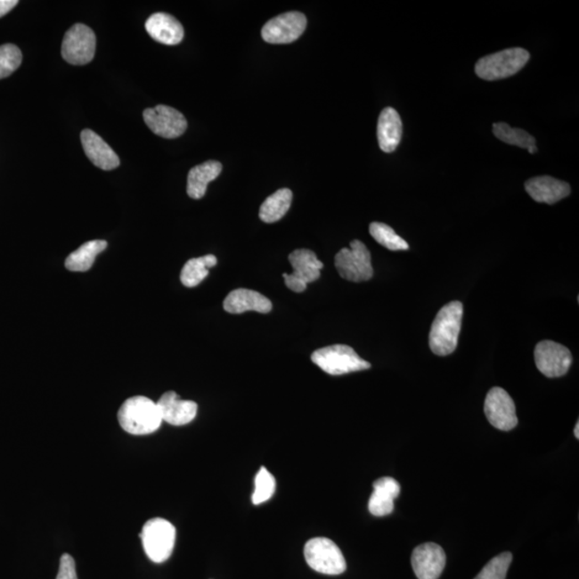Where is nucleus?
Segmentation results:
<instances>
[{"mask_svg": "<svg viewBox=\"0 0 579 579\" xmlns=\"http://www.w3.org/2000/svg\"><path fill=\"white\" fill-rule=\"evenodd\" d=\"M463 315L461 302L446 304L436 314L429 333V347L436 355H450L456 350Z\"/></svg>", "mask_w": 579, "mask_h": 579, "instance_id": "obj_1", "label": "nucleus"}, {"mask_svg": "<svg viewBox=\"0 0 579 579\" xmlns=\"http://www.w3.org/2000/svg\"><path fill=\"white\" fill-rule=\"evenodd\" d=\"M118 418L122 428L135 436L155 433L163 422L157 403L144 396L126 400L119 409Z\"/></svg>", "mask_w": 579, "mask_h": 579, "instance_id": "obj_2", "label": "nucleus"}, {"mask_svg": "<svg viewBox=\"0 0 579 579\" xmlns=\"http://www.w3.org/2000/svg\"><path fill=\"white\" fill-rule=\"evenodd\" d=\"M312 361L321 370L330 376L347 375V373L370 370L371 363L346 345H334L314 351Z\"/></svg>", "mask_w": 579, "mask_h": 579, "instance_id": "obj_3", "label": "nucleus"}, {"mask_svg": "<svg viewBox=\"0 0 579 579\" xmlns=\"http://www.w3.org/2000/svg\"><path fill=\"white\" fill-rule=\"evenodd\" d=\"M529 60L528 51L513 47L481 58L477 62L476 73L485 81L502 80L523 69Z\"/></svg>", "mask_w": 579, "mask_h": 579, "instance_id": "obj_4", "label": "nucleus"}, {"mask_svg": "<svg viewBox=\"0 0 579 579\" xmlns=\"http://www.w3.org/2000/svg\"><path fill=\"white\" fill-rule=\"evenodd\" d=\"M147 557L152 562L162 563L171 557L176 540V529L163 518H152L140 534Z\"/></svg>", "mask_w": 579, "mask_h": 579, "instance_id": "obj_5", "label": "nucleus"}, {"mask_svg": "<svg viewBox=\"0 0 579 579\" xmlns=\"http://www.w3.org/2000/svg\"><path fill=\"white\" fill-rule=\"evenodd\" d=\"M305 560L315 572L325 575H340L347 562L338 546L328 538L309 540L304 549Z\"/></svg>", "mask_w": 579, "mask_h": 579, "instance_id": "obj_6", "label": "nucleus"}, {"mask_svg": "<svg viewBox=\"0 0 579 579\" xmlns=\"http://www.w3.org/2000/svg\"><path fill=\"white\" fill-rule=\"evenodd\" d=\"M335 266L340 277L347 281H368L373 276L371 252L359 240L351 241L350 249H342L336 255Z\"/></svg>", "mask_w": 579, "mask_h": 579, "instance_id": "obj_7", "label": "nucleus"}, {"mask_svg": "<svg viewBox=\"0 0 579 579\" xmlns=\"http://www.w3.org/2000/svg\"><path fill=\"white\" fill-rule=\"evenodd\" d=\"M96 35L84 24H76L67 31L61 45V55L71 65H87L96 53Z\"/></svg>", "mask_w": 579, "mask_h": 579, "instance_id": "obj_8", "label": "nucleus"}, {"mask_svg": "<svg viewBox=\"0 0 579 579\" xmlns=\"http://www.w3.org/2000/svg\"><path fill=\"white\" fill-rule=\"evenodd\" d=\"M292 273H283L286 286L293 292L301 293L307 289L309 283L318 281L323 263L318 260L317 255L309 249H298L289 255Z\"/></svg>", "mask_w": 579, "mask_h": 579, "instance_id": "obj_9", "label": "nucleus"}, {"mask_svg": "<svg viewBox=\"0 0 579 579\" xmlns=\"http://www.w3.org/2000/svg\"><path fill=\"white\" fill-rule=\"evenodd\" d=\"M306 26L307 19L303 13H282L263 26L262 38L272 45L291 44L303 35Z\"/></svg>", "mask_w": 579, "mask_h": 579, "instance_id": "obj_10", "label": "nucleus"}, {"mask_svg": "<svg viewBox=\"0 0 579 579\" xmlns=\"http://www.w3.org/2000/svg\"><path fill=\"white\" fill-rule=\"evenodd\" d=\"M536 367L547 378L567 375L572 365L573 356L567 347L551 340L539 342L534 350Z\"/></svg>", "mask_w": 579, "mask_h": 579, "instance_id": "obj_11", "label": "nucleus"}, {"mask_svg": "<svg viewBox=\"0 0 579 579\" xmlns=\"http://www.w3.org/2000/svg\"><path fill=\"white\" fill-rule=\"evenodd\" d=\"M143 118L152 133L165 139H176L185 134L188 127L185 116L167 105L146 109Z\"/></svg>", "mask_w": 579, "mask_h": 579, "instance_id": "obj_12", "label": "nucleus"}, {"mask_svg": "<svg viewBox=\"0 0 579 579\" xmlns=\"http://www.w3.org/2000/svg\"><path fill=\"white\" fill-rule=\"evenodd\" d=\"M484 412L488 422L499 430L510 431L518 424L514 400L502 387H493L488 392Z\"/></svg>", "mask_w": 579, "mask_h": 579, "instance_id": "obj_13", "label": "nucleus"}, {"mask_svg": "<svg viewBox=\"0 0 579 579\" xmlns=\"http://www.w3.org/2000/svg\"><path fill=\"white\" fill-rule=\"evenodd\" d=\"M412 565L419 579H438L446 565L445 552L436 543L420 545L412 552Z\"/></svg>", "mask_w": 579, "mask_h": 579, "instance_id": "obj_14", "label": "nucleus"}, {"mask_svg": "<svg viewBox=\"0 0 579 579\" xmlns=\"http://www.w3.org/2000/svg\"><path fill=\"white\" fill-rule=\"evenodd\" d=\"M162 420L173 426L192 423L197 417L198 404L192 400H183L175 392L162 395L157 403Z\"/></svg>", "mask_w": 579, "mask_h": 579, "instance_id": "obj_15", "label": "nucleus"}, {"mask_svg": "<svg viewBox=\"0 0 579 579\" xmlns=\"http://www.w3.org/2000/svg\"><path fill=\"white\" fill-rule=\"evenodd\" d=\"M273 308L272 302L261 293L249 289H236L228 294L224 302L226 313L241 314L246 312L268 314Z\"/></svg>", "mask_w": 579, "mask_h": 579, "instance_id": "obj_16", "label": "nucleus"}, {"mask_svg": "<svg viewBox=\"0 0 579 579\" xmlns=\"http://www.w3.org/2000/svg\"><path fill=\"white\" fill-rule=\"evenodd\" d=\"M84 151L94 166L104 171L114 170L120 165L119 158L102 136L86 129L81 134Z\"/></svg>", "mask_w": 579, "mask_h": 579, "instance_id": "obj_17", "label": "nucleus"}, {"mask_svg": "<svg viewBox=\"0 0 579 579\" xmlns=\"http://www.w3.org/2000/svg\"><path fill=\"white\" fill-rule=\"evenodd\" d=\"M526 192L539 203L555 204L570 196L571 187L567 183L551 176L531 178L525 183Z\"/></svg>", "mask_w": 579, "mask_h": 579, "instance_id": "obj_18", "label": "nucleus"}, {"mask_svg": "<svg viewBox=\"0 0 579 579\" xmlns=\"http://www.w3.org/2000/svg\"><path fill=\"white\" fill-rule=\"evenodd\" d=\"M145 29L152 39L166 45L181 44L185 35L183 25L172 15L163 12L151 15Z\"/></svg>", "mask_w": 579, "mask_h": 579, "instance_id": "obj_19", "label": "nucleus"}, {"mask_svg": "<svg viewBox=\"0 0 579 579\" xmlns=\"http://www.w3.org/2000/svg\"><path fill=\"white\" fill-rule=\"evenodd\" d=\"M399 493L400 485L395 478L389 477L379 478L373 482V493L368 502V510L377 518L391 514L395 508V499L399 496Z\"/></svg>", "mask_w": 579, "mask_h": 579, "instance_id": "obj_20", "label": "nucleus"}, {"mask_svg": "<svg viewBox=\"0 0 579 579\" xmlns=\"http://www.w3.org/2000/svg\"><path fill=\"white\" fill-rule=\"evenodd\" d=\"M377 136L384 152H393L402 141L403 123L396 110L386 108L379 116Z\"/></svg>", "mask_w": 579, "mask_h": 579, "instance_id": "obj_21", "label": "nucleus"}, {"mask_svg": "<svg viewBox=\"0 0 579 579\" xmlns=\"http://www.w3.org/2000/svg\"><path fill=\"white\" fill-rule=\"evenodd\" d=\"M221 171H223V165L216 160H209L192 167L188 174V196L194 200L202 199L207 193L208 183L215 181Z\"/></svg>", "mask_w": 579, "mask_h": 579, "instance_id": "obj_22", "label": "nucleus"}, {"mask_svg": "<svg viewBox=\"0 0 579 579\" xmlns=\"http://www.w3.org/2000/svg\"><path fill=\"white\" fill-rule=\"evenodd\" d=\"M108 243L102 240H94L83 244L80 249L68 256L65 265L71 272H87L91 270L96 257L107 249Z\"/></svg>", "mask_w": 579, "mask_h": 579, "instance_id": "obj_23", "label": "nucleus"}, {"mask_svg": "<svg viewBox=\"0 0 579 579\" xmlns=\"http://www.w3.org/2000/svg\"><path fill=\"white\" fill-rule=\"evenodd\" d=\"M293 193L288 188L279 189L268 197L260 208V219L263 223H277L284 217L291 208Z\"/></svg>", "mask_w": 579, "mask_h": 579, "instance_id": "obj_24", "label": "nucleus"}, {"mask_svg": "<svg viewBox=\"0 0 579 579\" xmlns=\"http://www.w3.org/2000/svg\"><path fill=\"white\" fill-rule=\"evenodd\" d=\"M217 265V257L208 255L189 260L181 273V281L187 288L199 286L208 276L209 268Z\"/></svg>", "mask_w": 579, "mask_h": 579, "instance_id": "obj_25", "label": "nucleus"}, {"mask_svg": "<svg viewBox=\"0 0 579 579\" xmlns=\"http://www.w3.org/2000/svg\"><path fill=\"white\" fill-rule=\"evenodd\" d=\"M493 131L496 138L504 142V143L527 150L530 147L535 146V139L534 136L523 129L512 128L508 124L498 123L493 124Z\"/></svg>", "mask_w": 579, "mask_h": 579, "instance_id": "obj_26", "label": "nucleus"}, {"mask_svg": "<svg viewBox=\"0 0 579 579\" xmlns=\"http://www.w3.org/2000/svg\"><path fill=\"white\" fill-rule=\"evenodd\" d=\"M370 232L377 243L380 244L386 249L393 251L408 250L409 245L403 238L396 234L391 226L381 224L372 223L370 225Z\"/></svg>", "mask_w": 579, "mask_h": 579, "instance_id": "obj_27", "label": "nucleus"}, {"mask_svg": "<svg viewBox=\"0 0 579 579\" xmlns=\"http://www.w3.org/2000/svg\"><path fill=\"white\" fill-rule=\"evenodd\" d=\"M255 492L252 493V503L259 505L268 502L276 491V480L265 467H261L255 480Z\"/></svg>", "mask_w": 579, "mask_h": 579, "instance_id": "obj_28", "label": "nucleus"}, {"mask_svg": "<svg viewBox=\"0 0 579 579\" xmlns=\"http://www.w3.org/2000/svg\"><path fill=\"white\" fill-rule=\"evenodd\" d=\"M512 560L513 555L510 552H502L493 558L475 579H505Z\"/></svg>", "mask_w": 579, "mask_h": 579, "instance_id": "obj_29", "label": "nucleus"}, {"mask_svg": "<svg viewBox=\"0 0 579 579\" xmlns=\"http://www.w3.org/2000/svg\"><path fill=\"white\" fill-rule=\"evenodd\" d=\"M22 52L17 45H4L0 46V80L12 76L22 64Z\"/></svg>", "mask_w": 579, "mask_h": 579, "instance_id": "obj_30", "label": "nucleus"}, {"mask_svg": "<svg viewBox=\"0 0 579 579\" xmlns=\"http://www.w3.org/2000/svg\"><path fill=\"white\" fill-rule=\"evenodd\" d=\"M56 579H77L76 561L69 554L61 556Z\"/></svg>", "mask_w": 579, "mask_h": 579, "instance_id": "obj_31", "label": "nucleus"}, {"mask_svg": "<svg viewBox=\"0 0 579 579\" xmlns=\"http://www.w3.org/2000/svg\"><path fill=\"white\" fill-rule=\"evenodd\" d=\"M18 4V0H0V18L12 12Z\"/></svg>", "mask_w": 579, "mask_h": 579, "instance_id": "obj_32", "label": "nucleus"}, {"mask_svg": "<svg viewBox=\"0 0 579 579\" xmlns=\"http://www.w3.org/2000/svg\"><path fill=\"white\" fill-rule=\"evenodd\" d=\"M574 435H575L576 439H579V422L576 423L575 428H574Z\"/></svg>", "mask_w": 579, "mask_h": 579, "instance_id": "obj_33", "label": "nucleus"}, {"mask_svg": "<svg viewBox=\"0 0 579 579\" xmlns=\"http://www.w3.org/2000/svg\"><path fill=\"white\" fill-rule=\"evenodd\" d=\"M528 151H529L530 154H535V152L538 151V149H536V145H535V146L530 147V149Z\"/></svg>", "mask_w": 579, "mask_h": 579, "instance_id": "obj_34", "label": "nucleus"}]
</instances>
